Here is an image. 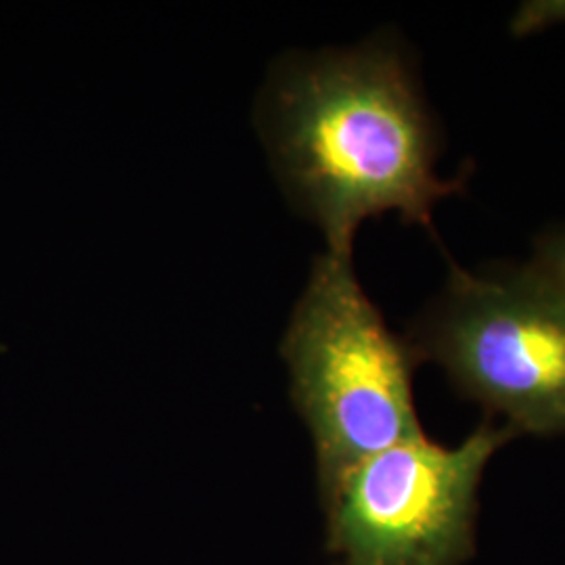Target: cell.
<instances>
[{"label": "cell", "instance_id": "277c9868", "mask_svg": "<svg viewBox=\"0 0 565 565\" xmlns=\"http://www.w3.org/2000/svg\"><path fill=\"white\" fill-rule=\"evenodd\" d=\"M513 436L488 419L459 446L417 436L350 467L321 492L329 553L338 565H463L486 465Z\"/></svg>", "mask_w": 565, "mask_h": 565}, {"label": "cell", "instance_id": "7a4b0ae2", "mask_svg": "<svg viewBox=\"0 0 565 565\" xmlns=\"http://www.w3.org/2000/svg\"><path fill=\"white\" fill-rule=\"evenodd\" d=\"M291 403L310 429L321 492L343 471L424 436L413 401L419 361L356 279L352 254L324 252L281 340Z\"/></svg>", "mask_w": 565, "mask_h": 565}, {"label": "cell", "instance_id": "3957f363", "mask_svg": "<svg viewBox=\"0 0 565 565\" xmlns=\"http://www.w3.org/2000/svg\"><path fill=\"white\" fill-rule=\"evenodd\" d=\"M408 342L515 434L565 431V296L530 266L450 264Z\"/></svg>", "mask_w": 565, "mask_h": 565}, {"label": "cell", "instance_id": "5b68a950", "mask_svg": "<svg viewBox=\"0 0 565 565\" xmlns=\"http://www.w3.org/2000/svg\"><path fill=\"white\" fill-rule=\"evenodd\" d=\"M527 266L565 296V226L548 231L536 242L534 258Z\"/></svg>", "mask_w": 565, "mask_h": 565}, {"label": "cell", "instance_id": "6da1fadb", "mask_svg": "<svg viewBox=\"0 0 565 565\" xmlns=\"http://www.w3.org/2000/svg\"><path fill=\"white\" fill-rule=\"evenodd\" d=\"M264 130L287 193L333 254H352L363 221L387 212L431 228L436 205L467 181L440 177L438 130L396 42L282 61Z\"/></svg>", "mask_w": 565, "mask_h": 565}, {"label": "cell", "instance_id": "8992f818", "mask_svg": "<svg viewBox=\"0 0 565 565\" xmlns=\"http://www.w3.org/2000/svg\"><path fill=\"white\" fill-rule=\"evenodd\" d=\"M565 20V2H532L525 4L513 20L515 34H527L539 28L551 25L553 21Z\"/></svg>", "mask_w": 565, "mask_h": 565}]
</instances>
